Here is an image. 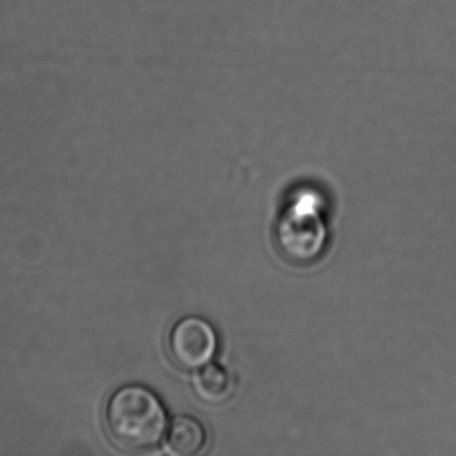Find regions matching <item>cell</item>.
<instances>
[{"instance_id": "1", "label": "cell", "mask_w": 456, "mask_h": 456, "mask_svg": "<svg viewBox=\"0 0 456 456\" xmlns=\"http://www.w3.org/2000/svg\"><path fill=\"white\" fill-rule=\"evenodd\" d=\"M105 423L117 447L130 452H145L164 439L167 413L153 391L130 384L111 395L106 405Z\"/></svg>"}, {"instance_id": "2", "label": "cell", "mask_w": 456, "mask_h": 456, "mask_svg": "<svg viewBox=\"0 0 456 456\" xmlns=\"http://www.w3.org/2000/svg\"><path fill=\"white\" fill-rule=\"evenodd\" d=\"M276 237L277 247L287 260L308 264L322 255L327 229L316 210L296 205L280 218Z\"/></svg>"}, {"instance_id": "3", "label": "cell", "mask_w": 456, "mask_h": 456, "mask_svg": "<svg viewBox=\"0 0 456 456\" xmlns=\"http://www.w3.org/2000/svg\"><path fill=\"white\" fill-rule=\"evenodd\" d=\"M167 346L170 357L177 367L197 370L215 359L218 336L208 320L186 316L173 325Z\"/></svg>"}, {"instance_id": "4", "label": "cell", "mask_w": 456, "mask_h": 456, "mask_svg": "<svg viewBox=\"0 0 456 456\" xmlns=\"http://www.w3.org/2000/svg\"><path fill=\"white\" fill-rule=\"evenodd\" d=\"M207 442V432L197 419L188 415L175 416L167 434V451L172 455L191 456L199 453Z\"/></svg>"}, {"instance_id": "5", "label": "cell", "mask_w": 456, "mask_h": 456, "mask_svg": "<svg viewBox=\"0 0 456 456\" xmlns=\"http://www.w3.org/2000/svg\"><path fill=\"white\" fill-rule=\"evenodd\" d=\"M197 396L209 404H221L231 399L234 392V381L225 368L208 364L199 370L193 381Z\"/></svg>"}]
</instances>
